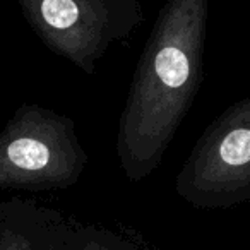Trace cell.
I'll use <instances>...</instances> for the list:
<instances>
[{
    "label": "cell",
    "mask_w": 250,
    "mask_h": 250,
    "mask_svg": "<svg viewBox=\"0 0 250 250\" xmlns=\"http://www.w3.org/2000/svg\"><path fill=\"white\" fill-rule=\"evenodd\" d=\"M211 0H165L134 70L118 120V163L130 182L163 161L204 77Z\"/></svg>",
    "instance_id": "cell-1"
},
{
    "label": "cell",
    "mask_w": 250,
    "mask_h": 250,
    "mask_svg": "<svg viewBox=\"0 0 250 250\" xmlns=\"http://www.w3.org/2000/svg\"><path fill=\"white\" fill-rule=\"evenodd\" d=\"M86 165L76 122L48 106L19 104L0 130V190L69 188Z\"/></svg>",
    "instance_id": "cell-2"
},
{
    "label": "cell",
    "mask_w": 250,
    "mask_h": 250,
    "mask_svg": "<svg viewBox=\"0 0 250 250\" xmlns=\"http://www.w3.org/2000/svg\"><path fill=\"white\" fill-rule=\"evenodd\" d=\"M18 5L40 42L84 74H94L108 48L144 22L141 0H18Z\"/></svg>",
    "instance_id": "cell-3"
},
{
    "label": "cell",
    "mask_w": 250,
    "mask_h": 250,
    "mask_svg": "<svg viewBox=\"0 0 250 250\" xmlns=\"http://www.w3.org/2000/svg\"><path fill=\"white\" fill-rule=\"evenodd\" d=\"M175 188L197 208L250 201V94L209 122L182 165Z\"/></svg>",
    "instance_id": "cell-4"
},
{
    "label": "cell",
    "mask_w": 250,
    "mask_h": 250,
    "mask_svg": "<svg viewBox=\"0 0 250 250\" xmlns=\"http://www.w3.org/2000/svg\"><path fill=\"white\" fill-rule=\"evenodd\" d=\"M43 211L28 202L0 204V250H35L33 236Z\"/></svg>",
    "instance_id": "cell-5"
},
{
    "label": "cell",
    "mask_w": 250,
    "mask_h": 250,
    "mask_svg": "<svg viewBox=\"0 0 250 250\" xmlns=\"http://www.w3.org/2000/svg\"><path fill=\"white\" fill-rule=\"evenodd\" d=\"M81 250H106L104 249L101 243H98V242H94V240H91V242H87V243H84L83 245V249Z\"/></svg>",
    "instance_id": "cell-6"
}]
</instances>
